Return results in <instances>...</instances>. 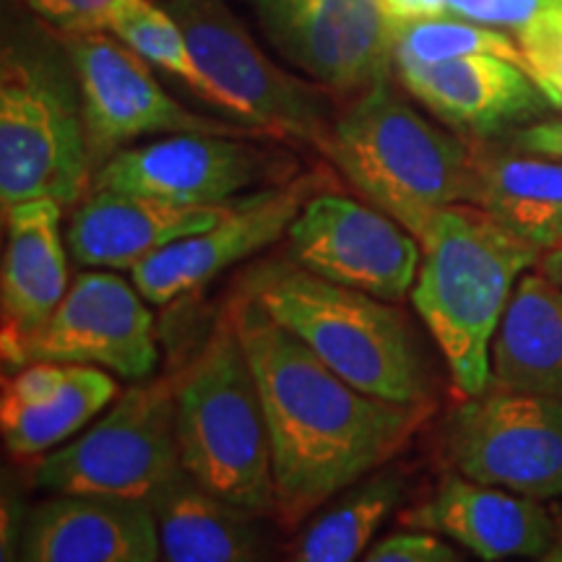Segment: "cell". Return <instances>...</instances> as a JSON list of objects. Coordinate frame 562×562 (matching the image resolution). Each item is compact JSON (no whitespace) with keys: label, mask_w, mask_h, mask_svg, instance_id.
<instances>
[{"label":"cell","mask_w":562,"mask_h":562,"mask_svg":"<svg viewBox=\"0 0 562 562\" xmlns=\"http://www.w3.org/2000/svg\"><path fill=\"white\" fill-rule=\"evenodd\" d=\"M472 203L537 248L562 245V161L474 149Z\"/></svg>","instance_id":"obj_24"},{"label":"cell","mask_w":562,"mask_h":562,"mask_svg":"<svg viewBox=\"0 0 562 562\" xmlns=\"http://www.w3.org/2000/svg\"><path fill=\"white\" fill-rule=\"evenodd\" d=\"M516 146L526 154H539V157H552L562 161V121H539L516 131Z\"/></svg>","instance_id":"obj_32"},{"label":"cell","mask_w":562,"mask_h":562,"mask_svg":"<svg viewBox=\"0 0 562 562\" xmlns=\"http://www.w3.org/2000/svg\"><path fill=\"white\" fill-rule=\"evenodd\" d=\"M552 508V521H554V529H552V542H550V550L544 552L547 562H562V501H554Z\"/></svg>","instance_id":"obj_34"},{"label":"cell","mask_w":562,"mask_h":562,"mask_svg":"<svg viewBox=\"0 0 562 562\" xmlns=\"http://www.w3.org/2000/svg\"><path fill=\"white\" fill-rule=\"evenodd\" d=\"M19 560L157 562L161 544L149 501L53 495L34 505L19 533Z\"/></svg>","instance_id":"obj_18"},{"label":"cell","mask_w":562,"mask_h":562,"mask_svg":"<svg viewBox=\"0 0 562 562\" xmlns=\"http://www.w3.org/2000/svg\"><path fill=\"white\" fill-rule=\"evenodd\" d=\"M180 469L175 383L159 378L131 385L87 432L42 456L32 484L53 495L149 501Z\"/></svg>","instance_id":"obj_8"},{"label":"cell","mask_w":562,"mask_h":562,"mask_svg":"<svg viewBox=\"0 0 562 562\" xmlns=\"http://www.w3.org/2000/svg\"><path fill=\"white\" fill-rule=\"evenodd\" d=\"M117 396L110 370L76 362H30L3 385L0 432L16 461H32L79 435Z\"/></svg>","instance_id":"obj_20"},{"label":"cell","mask_w":562,"mask_h":562,"mask_svg":"<svg viewBox=\"0 0 562 562\" xmlns=\"http://www.w3.org/2000/svg\"><path fill=\"white\" fill-rule=\"evenodd\" d=\"M368 562H459L463 554L442 542L440 533L427 529L398 531L381 539L364 552Z\"/></svg>","instance_id":"obj_31"},{"label":"cell","mask_w":562,"mask_h":562,"mask_svg":"<svg viewBox=\"0 0 562 562\" xmlns=\"http://www.w3.org/2000/svg\"><path fill=\"white\" fill-rule=\"evenodd\" d=\"M266 37L292 66L334 91L389 79L393 24L381 0H248Z\"/></svg>","instance_id":"obj_12"},{"label":"cell","mask_w":562,"mask_h":562,"mask_svg":"<svg viewBox=\"0 0 562 562\" xmlns=\"http://www.w3.org/2000/svg\"><path fill=\"white\" fill-rule=\"evenodd\" d=\"M157 521L161 560L170 562H250L263 560L261 516L222 501L186 469L172 474L149 497Z\"/></svg>","instance_id":"obj_22"},{"label":"cell","mask_w":562,"mask_h":562,"mask_svg":"<svg viewBox=\"0 0 562 562\" xmlns=\"http://www.w3.org/2000/svg\"><path fill=\"white\" fill-rule=\"evenodd\" d=\"M406 490L398 472H381L357 482L344 501L307 526L290 547L294 562H351L364 558L372 537L398 508Z\"/></svg>","instance_id":"obj_25"},{"label":"cell","mask_w":562,"mask_h":562,"mask_svg":"<svg viewBox=\"0 0 562 562\" xmlns=\"http://www.w3.org/2000/svg\"><path fill=\"white\" fill-rule=\"evenodd\" d=\"M396 70L404 89L438 121L480 138L531 121L550 104L526 68L497 55H467Z\"/></svg>","instance_id":"obj_21"},{"label":"cell","mask_w":562,"mask_h":562,"mask_svg":"<svg viewBox=\"0 0 562 562\" xmlns=\"http://www.w3.org/2000/svg\"><path fill=\"white\" fill-rule=\"evenodd\" d=\"M191 50L211 83V104L243 128L326 149V97L313 83L281 70L222 0H170Z\"/></svg>","instance_id":"obj_7"},{"label":"cell","mask_w":562,"mask_h":562,"mask_svg":"<svg viewBox=\"0 0 562 562\" xmlns=\"http://www.w3.org/2000/svg\"><path fill=\"white\" fill-rule=\"evenodd\" d=\"M5 252L0 277V355L9 368L26 364L32 341L66 297L68 243L63 206L50 199L13 203L3 211Z\"/></svg>","instance_id":"obj_16"},{"label":"cell","mask_w":562,"mask_h":562,"mask_svg":"<svg viewBox=\"0 0 562 562\" xmlns=\"http://www.w3.org/2000/svg\"><path fill=\"white\" fill-rule=\"evenodd\" d=\"M125 3L128 0H24L26 9L60 34L110 32Z\"/></svg>","instance_id":"obj_29"},{"label":"cell","mask_w":562,"mask_h":562,"mask_svg":"<svg viewBox=\"0 0 562 562\" xmlns=\"http://www.w3.org/2000/svg\"><path fill=\"white\" fill-rule=\"evenodd\" d=\"M381 3L393 30L402 24H409V21L448 16L446 0H381Z\"/></svg>","instance_id":"obj_33"},{"label":"cell","mask_w":562,"mask_h":562,"mask_svg":"<svg viewBox=\"0 0 562 562\" xmlns=\"http://www.w3.org/2000/svg\"><path fill=\"white\" fill-rule=\"evenodd\" d=\"M175 402L182 469L222 501L277 516L269 425L232 311L175 383Z\"/></svg>","instance_id":"obj_5"},{"label":"cell","mask_w":562,"mask_h":562,"mask_svg":"<svg viewBox=\"0 0 562 562\" xmlns=\"http://www.w3.org/2000/svg\"><path fill=\"white\" fill-rule=\"evenodd\" d=\"M560 0H446L448 16H459L476 24L510 30L516 34L531 24L539 13H544Z\"/></svg>","instance_id":"obj_30"},{"label":"cell","mask_w":562,"mask_h":562,"mask_svg":"<svg viewBox=\"0 0 562 562\" xmlns=\"http://www.w3.org/2000/svg\"><path fill=\"white\" fill-rule=\"evenodd\" d=\"M537 269L542 271L544 277H550L554 284L562 286V245L560 248L542 250V258H539Z\"/></svg>","instance_id":"obj_35"},{"label":"cell","mask_w":562,"mask_h":562,"mask_svg":"<svg viewBox=\"0 0 562 562\" xmlns=\"http://www.w3.org/2000/svg\"><path fill=\"white\" fill-rule=\"evenodd\" d=\"M402 524L453 539L474 558L542 560L552 542V508L537 497L446 474L430 501L406 510Z\"/></svg>","instance_id":"obj_17"},{"label":"cell","mask_w":562,"mask_h":562,"mask_svg":"<svg viewBox=\"0 0 562 562\" xmlns=\"http://www.w3.org/2000/svg\"><path fill=\"white\" fill-rule=\"evenodd\" d=\"M311 178L237 201V206L211 227L167 245L131 271V281L151 305H170L209 284L216 273L256 256L286 235L294 216L313 199Z\"/></svg>","instance_id":"obj_15"},{"label":"cell","mask_w":562,"mask_h":562,"mask_svg":"<svg viewBox=\"0 0 562 562\" xmlns=\"http://www.w3.org/2000/svg\"><path fill=\"white\" fill-rule=\"evenodd\" d=\"M286 237L292 263L334 284L398 302L417 281V237L381 209L347 195L315 193Z\"/></svg>","instance_id":"obj_11"},{"label":"cell","mask_w":562,"mask_h":562,"mask_svg":"<svg viewBox=\"0 0 562 562\" xmlns=\"http://www.w3.org/2000/svg\"><path fill=\"white\" fill-rule=\"evenodd\" d=\"M524 68L552 108L562 110V0L516 32Z\"/></svg>","instance_id":"obj_28"},{"label":"cell","mask_w":562,"mask_h":562,"mask_svg":"<svg viewBox=\"0 0 562 562\" xmlns=\"http://www.w3.org/2000/svg\"><path fill=\"white\" fill-rule=\"evenodd\" d=\"M250 300L307 344L336 375L396 404H430V372L409 321L389 300L292 266H263Z\"/></svg>","instance_id":"obj_4"},{"label":"cell","mask_w":562,"mask_h":562,"mask_svg":"<svg viewBox=\"0 0 562 562\" xmlns=\"http://www.w3.org/2000/svg\"><path fill=\"white\" fill-rule=\"evenodd\" d=\"M269 170V154L235 136L170 133L117 151L94 172L91 188L151 195L182 206H222L261 186Z\"/></svg>","instance_id":"obj_14"},{"label":"cell","mask_w":562,"mask_h":562,"mask_svg":"<svg viewBox=\"0 0 562 562\" xmlns=\"http://www.w3.org/2000/svg\"><path fill=\"white\" fill-rule=\"evenodd\" d=\"M467 55H497L524 68L518 42L495 26L459 16H435L393 30V66H435Z\"/></svg>","instance_id":"obj_26"},{"label":"cell","mask_w":562,"mask_h":562,"mask_svg":"<svg viewBox=\"0 0 562 562\" xmlns=\"http://www.w3.org/2000/svg\"><path fill=\"white\" fill-rule=\"evenodd\" d=\"M271 440L277 518L286 529L389 463L430 404H396L344 381L250 297L232 307Z\"/></svg>","instance_id":"obj_1"},{"label":"cell","mask_w":562,"mask_h":562,"mask_svg":"<svg viewBox=\"0 0 562 562\" xmlns=\"http://www.w3.org/2000/svg\"><path fill=\"white\" fill-rule=\"evenodd\" d=\"M110 32L133 47L140 58L149 60L151 66L178 76L201 100L211 102V83L203 76L191 50V42H188L180 21L172 16L170 9H161L154 0H128L112 19Z\"/></svg>","instance_id":"obj_27"},{"label":"cell","mask_w":562,"mask_h":562,"mask_svg":"<svg viewBox=\"0 0 562 562\" xmlns=\"http://www.w3.org/2000/svg\"><path fill=\"white\" fill-rule=\"evenodd\" d=\"M81 91L74 68L32 45H9L0 70V203L50 199L74 211L89 193Z\"/></svg>","instance_id":"obj_6"},{"label":"cell","mask_w":562,"mask_h":562,"mask_svg":"<svg viewBox=\"0 0 562 562\" xmlns=\"http://www.w3.org/2000/svg\"><path fill=\"white\" fill-rule=\"evenodd\" d=\"M412 305L438 344L463 398L492 385V341L518 279L537 269L542 248L474 203H451L422 237Z\"/></svg>","instance_id":"obj_2"},{"label":"cell","mask_w":562,"mask_h":562,"mask_svg":"<svg viewBox=\"0 0 562 562\" xmlns=\"http://www.w3.org/2000/svg\"><path fill=\"white\" fill-rule=\"evenodd\" d=\"M235 206L237 201L182 206L151 195L91 188L70 214L66 243L83 269L133 271L157 250L216 224Z\"/></svg>","instance_id":"obj_19"},{"label":"cell","mask_w":562,"mask_h":562,"mask_svg":"<svg viewBox=\"0 0 562 562\" xmlns=\"http://www.w3.org/2000/svg\"><path fill=\"white\" fill-rule=\"evenodd\" d=\"M68 63L81 91L83 125L94 172L128 149L131 140L159 133H220L243 136L248 128L195 115L175 102L151 74V63L112 32L63 34Z\"/></svg>","instance_id":"obj_10"},{"label":"cell","mask_w":562,"mask_h":562,"mask_svg":"<svg viewBox=\"0 0 562 562\" xmlns=\"http://www.w3.org/2000/svg\"><path fill=\"white\" fill-rule=\"evenodd\" d=\"M490 360L495 389L562 398V286L539 269L518 279Z\"/></svg>","instance_id":"obj_23"},{"label":"cell","mask_w":562,"mask_h":562,"mask_svg":"<svg viewBox=\"0 0 562 562\" xmlns=\"http://www.w3.org/2000/svg\"><path fill=\"white\" fill-rule=\"evenodd\" d=\"M136 284L112 269L74 279L58 311L26 351L30 362H76L144 381L157 368L154 313Z\"/></svg>","instance_id":"obj_13"},{"label":"cell","mask_w":562,"mask_h":562,"mask_svg":"<svg viewBox=\"0 0 562 562\" xmlns=\"http://www.w3.org/2000/svg\"><path fill=\"white\" fill-rule=\"evenodd\" d=\"M442 453L474 482L562 501V398L490 385L446 419Z\"/></svg>","instance_id":"obj_9"},{"label":"cell","mask_w":562,"mask_h":562,"mask_svg":"<svg viewBox=\"0 0 562 562\" xmlns=\"http://www.w3.org/2000/svg\"><path fill=\"white\" fill-rule=\"evenodd\" d=\"M323 151L360 195L417 240L440 209L472 203V146L419 115L385 79L349 104Z\"/></svg>","instance_id":"obj_3"}]
</instances>
